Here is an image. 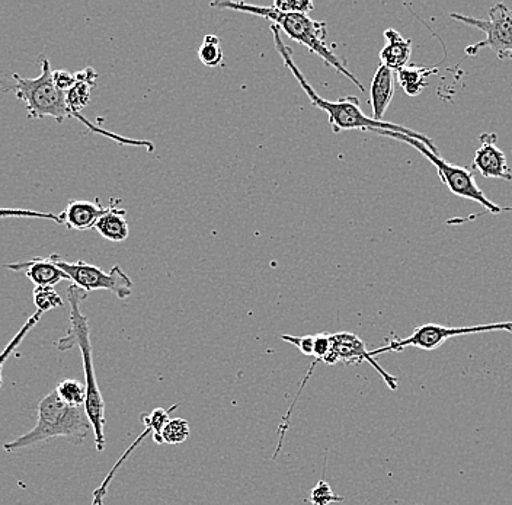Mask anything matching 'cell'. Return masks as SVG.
<instances>
[{"label":"cell","mask_w":512,"mask_h":505,"mask_svg":"<svg viewBox=\"0 0 512 505\" xmlns=\"http://www.w3.org/2000/svg\"><path fill=\"white\" fill-rule=\"evenodd\" d=\"M190 423L182 418H174L165 425L162 431L163 444H181L185 443L190 437Z\"/></svg>","instance_id":"603a6c76"},{"label":"cell","mask_w":512,"mask_h":505,"mask_svg":"<svg viewBox=\"0 0 512 505\" xmlns=\"http://www.w3.org/2000/svg\"><path fill=\"white\" fill-rule=\"evenodd\" d=\"M175 408L176 405L171 409L156 408L155 411L150 412V414L142 415V423L144 427L152 431L155 443L163 444L162 431L165 425L171 421V411H174Z\"/></svg>","instance_id":"7402d4cb"},{"label":"cell","mask_w":512,"mask_h":505,"mask_svg":"<svg viewBox=\"0 0 512 505\" xmlns=\"http://www.w3.org/2000/svg\"><path fill=\"white\" fill-rule=\"evenodd\" d=\"M480 147L473 158V168L478 169L483 178L512 181V172L508 165L507 156L496 146V134H480Z\"/></svg>","instance_id":"8fae6325"},{"label":"cell","mask_w":512,"mask_h":505,"mask_svg":"<svg viewBox=\"0 0 512 505\" xmlns=\"http://www.w3.org/2000/svg\"><path fill=\"white\" fill-rule=\"evenodd\" d=\"M271 33L274 35L275 49H277L278 54H280L281 59H283L284 65L293 73L296 81L302 86L303 91L306 92L307 98L312 101L313 107L319 108V110L325 111V113L328 114L329 124H331L334 133L363 130L382 134L383 131H393V133L403 134V136L418 140L419 143L427 146L432 152L438 153L437 146H435L430 137L425 136V134L408 129V127L399 126V124L377 121L374 120L373 117H368V115L364 114V111L361 110L360 101H358L357 97L339 98L338 101H328V99L320 97L318 92L310 85V82L307 81L302 70L294 63L293 53H291L290 47L284 44L283 38H281V31L278 30L275 25H271Z\"/></svg>","instance_id":"6da1fadb"},{"label":"cell","mask_w":512,"mask_h":505,"mask_svg":"<svg viewBox=\"0 0 512 505\" xmlns=\"http://www.w3.org/2000/svg\"><path fill=\"white\" fill-rule=\"evenodd\" d=\"M0 217H28V219L51 220L59 225V214L35 212L25 209H0Z\"/></svg>","instance_id":"4316f807"},{"label":"cell","mask_w":512,"mask_h":505,"mask_svg":"<svg viewBox=\"0 0 512 505\" xmlns=\"http://www.w3.org/2000/svg\"><path fill=\"white\" fill-rule=\"evenodd\" d=\"M339 361L344 364H360L363 363V361H367V363H370L371 366L377 370V373L383 377L384 382H386V385L389 386L392 391L398 389V379L389 375V373L374 360V357H371L370 351L367 350L364 341H361V338L357 337L355 334H350V332L331 334V350L326 354L323 363L332 366V364L339 363Z\"/></svg>","instance_id":"30bf717a"},{"label":"cell","mask_w":512,"mask_h":505,"mask_svg":"<svg viewBox=\"0 0 512 505\" xmlns=\"http://www.w3.org/2000/svg\"><path fill=\"white\" fill-rule=\"evenodd\" d=\"M110 206L104 207L101 201L73 200L59 214V225L72 230L95 229L98 220L108 212Z\"/></svg>","instance_id":"7c38bea8"},{"label":"cell","mask_w":512,"mask_h":505,"mask_svg":"<svg viewBox=\"0 0 512 505\" xmlns=\"http://www.w3.org/2000/svg\"><path fill=\"white\" fill-rule=\"evenodd\" d=\"M43 315L44 313L38 312L37 310V312H35L34 315L25 322L24 326L19 329L18 334L12 338L11 343L6 345V347L3 348L2 353H0V389H2L3 386V366H5L6 360L11 357V354L19 347V344L27 338L28 332H30L34 326H37L38 322H40L41 316Z\"/></svg>","instance_id":"44dd1931"},{"label":"cell","mask_w":512,"mask_h":505,"mask_svg":"<svg viewBox=\"0 0 512 505\" xmlns=\"http://www.w3.org/2000/svg\"><path fill=\"white\" fill-rule=\"evenodd\" d=\"M98 81V73L92 67L76 73V83L66 94L67 105L72 113H80L91 102V91Z\"/></svg>","instance_id":"e0dca14e"},{"label":"cell","mask_w":512,"mask_h":505,"mask_svg":"<svg viewBox=\"0 0 512 505\" xmlns=\"http://www.w3.org/2000/svg\"><path fill=\"white\" fill-rule=\"evenodd\" d=\"M54 391L57 392V395L66 404L73 405V407H85L86 386L80 383L79 380H63Z\"/></svg>","instance_id":"ffe728a7"},{"label":"cell","mask_w":512,"mask_h":505,"mask_svg":"<svg viewBox=\"0 0 512 505\" xmlns=\"http://www.w3.org/2000/svg\"><path fill=\"white\" fill-rule=\"evenodd\" d=\"M211 6L268 19L278 30L284 31L288 38L315 53L326 65L334 67L336 72L350 79L361 92H366L363 83L358 81L357 76L352 75L345 63L326 44V22L315 21L309 15L286 14V12L277 11L272 6L251 5L246 2H213Z\"/></svg>","instance_id":"3957f363"},{"label":"cell","mask_w":512,"mask_h":505,"mask_svg":"<svg viewBox=\"0 0 512 505\" xmlns=\"http://www.w3.org/2000/svg\"><path fill=\"white\" fill-rule=\"evenodd\" d=\"M383 35L386 38V46L380 51V60H382L383 66L398 73L403 67L409 65L412 56V41L409 38H403L402 34L393 28L384 31Z\"/></svg>","instance_id":"9a60e30c"},{"label":"cell","mask_w":512,"mask_h":505,"mask_svg":"<svg viewBox=\"0 0 512 505\" xmlns=\"http://www.w3.org/2000/svg\"><path fill=\"white\" fill-rule=\"evenodd\" d=\"M88 293L72 284L67 289V300L70 303V328L66 337L60 338L57 348L67 351L78 347L82 354L83 370H85L86 402L85 411L94 430L96 449L104 452L105 449V402L96 382L94 354H92L91 329L88 318L80 308V303L86 299Z\"/></svg>","instance_id":"7a4b0ae2"},{"label":"cell","mask_w":512,"mask_h":505,"mask_svg":"<svg viewBox=\"0 0 512 505\" xmlns=\"http://www.w3.org/2000/svg\"><path fill=\"white\" fill-rule=\"evenodd\" d=\"M504 210H507V212H512V207H505V209H502V212H504Z\"/></svg>","instance_id":"4dcf8cb0"},{"label":"cell","mask_w":512,"mask_h":505,"mask_svg":"<svg viewBox=\"0 0 512 505\" xmlns=\"http://www.w3.org/2000/svg\"><path fill=\"white\" fill-rule=\"evenodd\" d=\"M118 204H120V200L112 198L111 203L108 204L110 209L95 225V229L98 230L102 238L115 242V244L126 241L128 236H130V226H128L126 219L127 212L124 209H120Z\"/></svg>","instance_id":"2e32d148"},{"label":"cell","mask_w":512,"mask_h":505,"mask_svg":"<svg viewBox=\"0 0 512 505\" xmlns=\"http://www.w3.org/2000/svg\"><path fill=\"white\" fill-rule=\"evenodd\" d=\"M395 97V72L389 67L380 65L374 73L370 89V105L373 110L371 117L384 121L383 117Z\"/></svg>","instance_id":"5bb4252c"},{"label":"cell","mask_w":512,"mask_h":505,"mask_svg":"<svg viewBox=\"0 0 512 505\" xmlns=\"http://www.w3.org/2000/svg\"><path fill=\"white\" fill-rule=\"evenodd\" d=\"M53 79L57 89L67 94L75 86L76 73L69 72V70H57V72H53Z\"/></svg>","instance_id":"f1b7e54d"},{"label":"cell","mask_w":512,"mask_h":505,"mask_svg":"<svg viewBox=\"0 0 512 505\" xmlns=\"http://www.w3.org/2000/svg\"><path fill=\"white\" fill-rule=\"evenodd\" d=\"M511 334H512V332H511Z\"/></svg>","instance_id":"1f68e13d"},{"label":"cell","mask_w":512,"mask_h":505,"mask_svg":"<svg viewBox=\"0 0 512 505\" xmlns=\"http://www.w3.org/2000/svg\"><path fill=\"white\" fill-rule=\"evenodd\" d=\"M286 343L293 344L294 347L299 348L300 353L304 356L313 357V351H315V335H304V337H293V335H283Z\"/></svg>","instance_id":"83f0119b"},{"label":"cell","mask_w":512,"mask_h":505,"mask_svg":"<svg viewBox=\"0 0 512 505\" xmlns=\"http://www.w3.org/2000/svg\"><path fill=\"white\" fill-rule=\"evenodd\" d=\"M438 73V67L408 65L396 73L400 88L409 97H418L428 86L427 79Z\"/></svg>","instance_id":"ac0fdd59"},{"label":"cell","mask_w":512,"mask_h":505,"mask_svg":"<svg viewBox=\"0 0 512 505\" xmlns=\"http://www.w3.org/2000/svg\"><path fill=\"white\" fill-rule=\"evenodd\" d=\"M198 59L207 67L222 65L224 54L220 38L214 34H208L203 38V43L198 47Z\"/></svg>","instance_id":"d6986e66"},{"label":"cell","mask_w":512,"mask_h":505,"mask_svg":"<svg viewBox=\"0 0 512 505\" xmlns=\"http://www.w3.org/2000/svg\"><path fill=\"white\" fill-rule=\"evenodd\" d=\"M450 18L469 27L478 28L486 35L485 40L478 41L464 50L466 56L475 57L480 50L489 49L494 51L498 59L512 60V11L507 5L496 3L489 9L488 19L464 17L460 14H451Z\"/></svg>","instance_id":"52a82bcc"},{"label":"cell","mask_w":512,"mask_h":505,"mask_svg":"<svg viewBox=\"0 0 512 505\" xmlns=\"http://www.w3.org/2000/svg\"><path fill=\"white\" fill-rule=\"evenodd\" d=\"M510 331L512 322H498V324H486L476 326H444L427 324L416 328L412 335L403 340H393L382 348L370 351L371 357L379 354L390 353V351H403L408 347L419 348V350H437L450 338L462 337V335L483 334V332Z\"/></svg>","instance_id":"9c48e42d"},{"label":"cell","mask_w":512,"mask_h":505,"mask_svg":"<svg viewBox=\"0 0 512 505\" xmlns=\"http://www.w3.org/2000/svg\"><path fill=\"white\" fill-rule=\"evenodd\" d=\"M107 485L102 484L101 487L96 489L94 494V503L92 505H104V497L107 494Z\"/></svg>","instance_id":"f546056e"},{"label":"cell","mask_w":512,"mask_h":505,"mask_svg":"<svg viewBox=\"0 0 512 505\" xmlns=\"http://www.w3.org/2000/svg\"><path fill=\"white\" fill-rule=\"evenodd\" d=\"M57 267L62 268L75 286L83 292L91 293L104 290L117 296L118 299H128L133 292V281L121 270L120 265H115L110 271H104L96 265L85 261L67 262L60 255H53Z\"/></svg>","instance_id":"ba28073f"},{"label":"cell","mask_w":512,"mask_h":505,"mask_svg":"<svg viewBox=\"0 0 512 505\" xmlns=\"http://www.w3.org/2000/svg\"><path fill=\"white\" fill-rule=\"evenodd\" d=\"M380 136L390 137V139L400 140V142L406 143L415 147L416 150L422 153L425 158L437 168L438 175H440L441 181L446 185L450 193L460 198H466V200L475 201L480 204L486 212L492 214H498L502 212L501 207L496 206L492 203L486 194L480 190L478 182L475 180V175L472 174L469 168L464 166L453 165L444 161L443 158L438 156V153L432 152L427 146L419 143L418 140L411 139V137L403 136V134L393 133V131H383Z\"/></svg>","instance_id":"8992f818"},{"label":"cell","mask_w":512,"mask_h":505,"mask_svg":"<svg viewBox=\"0 0 512 505\" xmlns=\"http://www.w3.org/2000/svg\"><path fill=\"white\" fill-rule=\"evenodd\" d=\"M272 8L286 14H303L307 15L315 9V5L310 0H275Z\"/></svg>","instance_id":"484cf974"},{"label":"cell","mask_w":512,"mask_h":505,"mask_svg":"<svg viewBox=\"0 0 512 505\" xmlns=\"http://www.w3.org/2000/svg\"><path fill=\"white\" fill-rule=\"evenodd\" d=\"M41 75L34 79H25L18 73L9 78L0 79V94L14 92L27 107L31 120L51 117L57 123H63L66 118H73L72 110L67 105L66 94L54 85L53 70L50 59L44 54L38 57Z\"/></svg>","instance_id":"5b68a950"},{"label":"cell","mask_w":512,"mask_h":505,"mask_svg":"<svg viewBox=\"0 0 512 505\" xmlns=\"http://www.w3.org/2000/svg\"><path fill=\"white\" fill-rule=\"evenodd\" d=\"M5 268L24 274V276L30 278L35 287H54L60 281L69 280L62 268L57 267L53 255L16 262V264L14 262V264L5 265Z\"/></svg>","instance_id":"4fadbf2b"},{"label":"cell","mask_w":512,"mask_h":505,"mask_svg":"<svg viewBox=\"0 0 512 505\" xmlns=\"http://www.w3.org/2000/svg\"><path fill=\"white\" fill-rule=\"evenodd\" d=\"M309 501L312 505H329L332 503H342V501H345V498L335 494L331 485L322 479L310 492Z\"/></svg>","instance_id":"d4e9b609"},{"label":"cell","mask_w":512,"mask_h":505,"mask_svg":"<svg viewBox=\"0 0 512 505\" xmlns=\"http://www.w3.org/2000/svg\"><path fill=\"white\" fill-rule=\"evenodd\" d=\"M34 305L38 312L46 313L48 310L62 308L64 303L62 296L54 290V287H35Z\"/></svg>","instance_id":"cb8c5ba5"},{"label":"cell","mask_w":512,"mask_h":505,"mask_svg":"<svg viewBox=\"0 0 512 505\" xmlns=\"http://www.w3.org/2000/svg\"><path fill=\"white\" fill-rule=\"evenodd\" d=\"M92 430L85 407H73L60 399L56 391L48 393L38 404V420L27 434L5 443L8 453L28 449L56 437H64L69 443L82 444Z\"/></svg>","instance_id":"277c9868"}]
</instances>
